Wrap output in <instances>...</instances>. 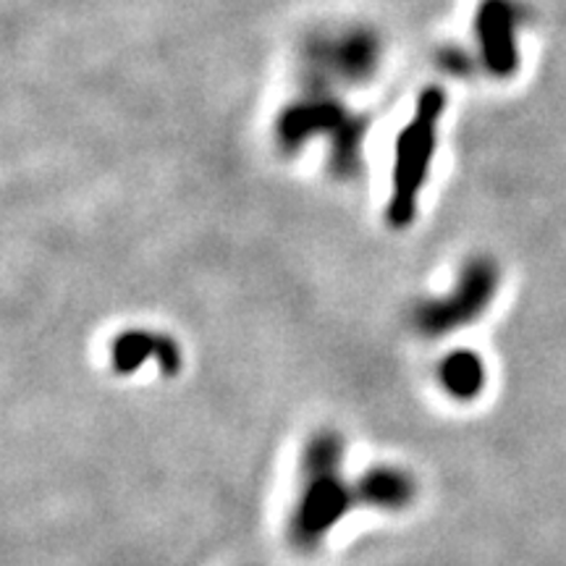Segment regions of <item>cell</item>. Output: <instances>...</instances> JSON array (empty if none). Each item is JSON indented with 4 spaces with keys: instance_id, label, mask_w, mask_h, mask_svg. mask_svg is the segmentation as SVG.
Instances as JSON below:
<instances>
[{
    "instance_id": "obj_1",
    "label": "cell",
    "mask_w": 566,
    "mask_h": 566,
    "mask_svg": "<svg viewBox=\"0 0 566 566\" xmlns=\"http://www.w3.org/2000/svg\"><path fill=\"white\" fill-rule=\"evenodd\" d=\"M357 506L354 485L344 478L342 436L321 430L302 454V483L289 516V541L294 548L313 551L331 535L344 514Z\"/></svg>"
},
{
    "instance_id": "obj_2",
    "label": "cell",
    "mask_w": 566,
    "mask_h": 566,
    "mask_svg": "<svg viewBox=\"0 0 566 566\" xmlns=\"http://www.w3.org/2000/svg\"><path fill=\"white\" fill-rule=\"evenodd\" d=\"M443 111L441 92H424L420 101L417 118L409 124V129L399 139V160H396V179H394V197L388 205V218L396 226L409 223L415 216V197L417 187L428 171V160L433 155L436 142V122Z\"/></svg>"
},
{
    "instance_id": "obj_3",
    "label": "cell",
    "mask_w": 566,
    "mask_h": 566,
    "mask_svg": "<svg viewBox=\"0 0 566 566\" xmlns=\"http://www.w3.org/2000/svg\"><path fill=\"white\" fill-rule=\"evenodd\" d=\"M495 289H499V268L491 260H472L443 300H430L417 310V331H422L424 338H438L475 323L493 302Z\"/></svg>"
},
{
    "instance_id": "obj_4",
    "label": "cell",
    "mask_w": 566,
    "mask_h": 566,
    "mask_svg": "<svg viewBox=\"0 0 566 566\" xmlns=\"http://www.w3.org/2000/svg\"><path fill=\"white\" fill-rule=\"evenodd\" d=\"M516 13L512 0H485L478 13V32L483 40L485 61L495 74H512L516 69Z\"/></svg>"
},
{
    "instance_id": "obj_5",
    "label": "cell",
    "mask_w": 566,
    "mask_h": 566,
    "mask_svg": "<svg viewBox=\"0 0 566 566\" xmlns=\"http://www.w3.org/2000/svg\"><path fill=\"white\" fill-rule=\"evenodd\" d=\"M147 363L158 365L163 375H174L181 367L179 344L153 331H126L113 342V367L118 373H137Z\"/></svg>"
},
{
    "instance_id": "obj_6",
    "label": "cell",
    "mask_w": 566,
    "mask_h": 566,
    "mask_svg": "<svg viewBox=\"0 0 566 566\" xmlns=\"http://www.w3.org/2000/svg\"><path fill=\"white\" fill-rule=\"evenodd\" d=\"M354 499H357V506L401 512L417 499V483L401 467H373L354 483Z\"/></svg>"
},
{
    "instance_id": "obj_7",
    "label": "cell",
    "mask_w": 566,
    "mask_h": 566,
    "mask_svg": "<svg viewBox=\"0 0 566 566\" xmlns=\"http://www.w3.org/2000/svg\"><path fill=\"white\" fill-rule=\"evenodd\" d=\"M438 380H441L446 394H451L454 399L472 401L483 394L488 384V370L480 354L470 349H457L446 354L443 363L438 365Z\"/></svg>"
}]
</instances>
